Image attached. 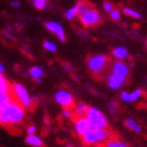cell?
<instances>
[{
    "instance_id": "16",
    "label": "cell",
    "mask_w": 147,
    "mask_h": 147,
    "mask_svg": "<svg viewBox=\"0 0 147 147\" xmlns=\"http://www.w3.org/2000/svg\"><path fill=\"white\" fill-rule=\"evenodd\" d=\"M28 74L31 75V77L33 79H35L37 82H41V78L43 76V69L39 66H34L32 67L28 71Z\"/></svg>"
},
{
    "instance_id": "12",
    "label": "cell",
    "mask_w": 147,
    "mask_h": 147,
    "mask_svg": "<svg viewBox=\"0 0 147 147\" xmlns=\"http://www.w3.org/2000/svg\"><path fill=\"white\" fill-rule=\"evenodd\" d=\"M111 71H113V74H117V75H120V76L123 77H127V75L129 73L127 65L121 61L115 62L113 67H111Z\"/></svg>"
},
{
    "instance_id": "3",
    "label": "cell",
    "mask_w": 147,
    "mask_h": 147,
    "mask_svg": "<svg viewBox=\"0 0 147 147\" xmlns=\"http://www.w3.org/2000/svg\"><path fill=\"white\" fill-rule=\"evenodd\" d=\"M85 118L88 120L92 129H105L107 127V120L99 109L95 107H88Z\"/></svg>"
},
{
    "instance_id": "29",
    "label": "cell",
    "mask_w": 147,
    "mask_h": 147,
    "mask_svg": "<svg viewBox=\"0 0 147 147\" xmlns=\"http://www.w3.org/2000/svg\"><path fill=\"white\" fill-rule=\"evenodd\" d=\"M109 108H110V111H111V113H116V110H117V104L113 101L110 102V103H109Z\"/></svg>"
},
{
    "instance_id": "34",
    "label": "cell",
    "mask_w": 147,
    "mask_h": 147,
    "mask_svg": "<svg viewBox=\"0 0 147 147\" xmlns=\"http://www.w3.org/2000/svg\"><path fill=\"white\" fill-rule=\"evenodd\" d=\"M92 147H95V146H92Z\"/></svg>"
},
{
    "instance_id": "15",
    "label": "cell",
    "mask_w": 147,
    "mask_h": 147,
    "mask_svg": "<svg viewBox=\"0 0 147 147\" xmlns=\"http://www.w3.org/2000/svg\"><path fill=\"white\" fill-rule=\"evenodd\" d=\"M113 57H116L117 59H125V58H128L129 57V54L128 52L126 51L125 47H122V46H118L116 49L113 51Z\"/></svg>"
},
{
    "instance_id": "33",
    "label": "cell",
    "mask_w": 147,
    "mask_h": 147,
    "mask_svg": "<svg viewBox=\"0 0 147 147\" xmlns=\"http://www.w3.org/2000/svg\"><path fill=\"white\" fill-rule=\"evenodd\" d=\"M66 147H73V146H71V144H67V145H66Z\"/></svg>"
},
{
    "instance_id": "9",
    "label": "cell",
    "mask_w": 147,
    "mask_h": 147,
    "mask_svg": "<svg viewBox=\"0 0 147 147\" xmlns=\"http://www.w3.org/2000/svg\"><path fill=\"white\" fill-rule=\"evenodd\" d=\"M45 28H47L51 33L55 34L59 39L61 40L62 42L65 41V38H66V37H65L64 30H63V28L61 26L60 23L55 22V21H47V22H45Z\"/></svg>"
},
{
    "instance_id": "24",
    "label": "cell",
    "mask_w": 147,
    "mask_h": 147,
    "mask_svg": "<svg viewBox=\"0 0 147 147\" xmlns=\"http://www.w3.org/2000/svg\"><path fill=\"white\" fill-rule=\"evenodd\" d=\"M43 47H44L46 51H49V52L54 53L57 51V46L53 42H49V41H44V42H43Z\"/></svg>"
},
{
    "instance_id": "6",
    "label": "cell",
    "mask_w": 147,
    "mask_h": 147,
    "mask_svg": "<svg viewBox=\"0 0 147 147\" xmlns=\"http://www.w3.org/2000/svg\"><path fill=\"white\" fill-rule=\"evenodd\" d=\"M80 21L85 26H92V25L98 24L101 21V15L96 9H92L80 16Z\"/></svg>"
},
{
    "instance_id": "13",
    "label": "cell",
    "mask_w": 147,
    "mask_h": 147,
    "mask_svg": "<svg viewBox=\"0 0 147 147\" xmlns=\"http://www.w3.org/2000/svg\"><path fill=\"white\" fill-rule=\"evenodd\" d=\"M141 95H142V92L140 89H136L135 92H131V94L123 92L122 94H121V99L125 102H134V101H136V100H138Z\"/></svg>"
},
{
    "instance_id": "22",
    "label": "cell",
    "mask_w": 147,
    "mask_h": 147,
    "mask_svg": "<svg viewBox=\"0 0 147 147\" xmlns=\"http://www.w3.org/2000/svg\"><path fill=\"white\" fill-rule=\"evenodd\" d=\"M77 15H78V5H77V4L75 6H73L71 9H69L68 11L65 12V17H66V19H68V20H73Z\"/></svg>"
},
{
    "instance_id": "10",
    "label": "cell",
    "mask_w": 147,
    "mask_h": 147,
    "mask_svg": "<svg viewBox=\"0 0 147 147\" xmlns=\"http://www.w3.org/2000/svg\"><path fill=\"white\" fill-rule=\"evenodd\" d=\"M15 100L16 98L13 89L11 92H0V110H3L5 107H7Z\"/></svg>"
},
{
    "instance_id": "26",
    "label": "cell",
    "mask_w": 147,
    "mask_h": 147,
    "mask_svg": "<svg viewBox=\"0 0 147 147\" xmlns=\"http://www.w3.org/2000/svg\"><path fill=\"white\" fill-rule=\"evenodd\" d=\"M110 18L113 19V20H119L120 19V12L118 9H113L111 12H110Z\"/></svg>"
},
{
    "instance_id": "32",
    "label": "cell",
    "mask_w": 147,
    "mask_h": 147,
    "mask_svg": "<svg viewBox=\"0 0 147 147\" xmlns=\"http://www.w3.org/2000/svg\"><path fill=\"white\" fill-rule=\"evenodd\" d=\"M4 71H5V67L3 66V64H1V63H0V73L3 74Z\"/></svg>"
},
{
    "instance_id": "17",
    "label": "cell",
    "mask_w": 147,
    "mask_h": 147,
    "mask_svg": "<svg viewBox=\"0 0 147 147\" xmlns=\"http://www.w3.org/2000/svg\"><path fill=\"white\" fill-rule=\"evenodd\" d=\"M87 106L84 103H79L75 106V109H74V113L76 115L77 117H84L86 115V111H87Z\"/></svg>"
},
{
    "instance_id": "28",
    "label": "cell",
    "mask_w": 147,
    "mask_h": 147,
    "mask_svg": "<svg viewBox=\"0 0 147 147\" xmlns=\"http://www.w3.org/2000/svg\"><path fill=\"white\" fill-rule=\"evenodd\" d=\"M71 115H73V113H71V109H68V108H66V109H64L63 111H62V116L66 117V118H69V117H71Z\"/></svg>"
},
{
    "instance_id": "18",
    "label": "cell",
    "mask_w": 147,
    "mask_h": 147,
    "mask_svg": "<svg viewBox=\"0 0 147 147\" xmlns=\"http://www.w3.org/2000/svg\"><path fill=\"white\" fill-rule=\"evenodd\" d=\"M125 125L130 128L131 130H134L135 132H141V126L139 125L138 123L136 122L135 120L131 119V118H129L125 121Z\"/></svg>"
},
{
    "instance_id": "14",
    "label": "cell",
    "mask_w": 147,
    "mask_h": 147,
    "mask_svg": "<svg viewBox=\"0 0 147 147\" xmlns=\"http://www.w3.org/2000/svg\"><path fill=\"white\" fill-rule=\"evenodd\" d=\"M25 142L28 143V145H31L33 147H42L43 146V142L42 140L37 137L35 135H28L26 138H25Z\"/></svg>"
},
{
    "instance_id": "21",
    "label": "cell",
    "mask_w": 147,
    "mask_h": 147,
    "mask_svg": "<svg viewBox=\"0 0 147 147\" xmlns=\"http://www.w3.org/2000/svg\"><path fill=\"white\" fill-rule=\"evenodd\" d=\"M12 88L9 84L7 83V81L5 80V78L2 76V74L0 73V92H11Z\"/></svg>"
},
{
    "instance_id": "11",
    "label": "cell",
    "mask_w": 147,
    "mask_h": 147,
    "mask_svg": "<svg viewBox=\"0 0 147 147\" xmlns=\"http://www.w3.org/2000/svg\"><path fill=\"white\" fill-rule=\"evenodd\" d=\"M125 81H126V77L120 76V75H117V74H111L107 78L108 86L113 89H118L120 86L124 84Z\"/></svg>"
},
{
    "instance_id": "23",
    "label": "cell",
    "mask_w": 147,
    "mask_h": 147,
    "mask_svg": "<svg viewBox=\"0 0 147 147\" xmlns=\"http://www.w3.org/2000/svg\"><path fill=\"white\" fill-rule=\"evenodd\" d=\"M123 13H124L125 15H127V16L134 17V18H137V19L142 18V15L140 14V13L136 12V11H134V9H129V7H124V9H123Z\"/></svg>"
},
{
    "instance_id": "1",
    "label": "cell",
    "mask_w": 147,
    "mask_h": 147,
    "mask_svg": "<svg viewBox=\"0 0 147 147\" xmlns=\"http://www.w3.org/2000/svg\"><path fill=\"white\" fill-rule=\"evenodd\" d=\"M24 108L18 101H14L5 107L0 110V124H19L24 119Z\"/></svg>"
},
{
    "instance_id": "5",
    "label": "cell",
    "mask_w": 147,
    "mask_h": 147,
    "mask_svg": "<svg viewBox=\"0 0 147 147\" xmlns=\"http://www.w3.org/2000/svg\"><path fill=\"white\" fill-rule=\"evenodd\" d=\"M108 63V58L104 55H96L88 59V68L94 74L103 73Z\"/></svg>"
},
{
    "instance_id": "7",
    "label": "cell",
    "mask_w": 147,
    "mask_h": 147,
    "mask_svg": "<svg viewBox=\"0 0 147 147\" xmlns=\"http://www.w3.org/2000/svg\"><path fill=\"white\" fill-rule=\"evenodd\" d=\"M55 100L58 104H60L65 108H68V109L74 106L73 96L66 90H59L55 95Z\"/></svg>"
},
{
    "instance_id": "19",
    "label": "cell",
    "mask_w": 147,
    "mask_h": 147,
    "mask_svg": "<svg viewBox=\"0 0 147 147\" xmlns=\"http://www.w3.org/2000/svg\"><path fill=\"white\" fill-rule=\"evenodd\" d=\"M102 147H128L125 143H123L122 141L116 140V139H110L107 142H105Z\"/></svg>"
},
{
    "instance_id": "4",
    "label": "cell",
    "mask_w": 147,
    "mask_h": 147,
    "mask_svg": "<svg viewBox=\"0 0 147 147\" xmlns=\"http://www.w3.org/2000/svg\"><path fill=\"white\" fill-rule=\"evenodd\" d=\"M12 89L14 95H15V98H17V101L23 107H28V108L31 107L33 102H32L31 97H30L28 90H26V88H25L24 86H22L19 83H15V84L12 85Z\"/></svg>"
},
{
    "instance_id": "25",
    "label": "cell",
    "mask_w": 147,
    "mask_h": 147,
    "mask_svg": "<svg viewBox=\"0 0 147 147\" xmlns=\"http://www.w3.org/2000/svg\"><path fill=\"white\" fill-rule=\"evenodd\" d=\"M33 3H34V6L37 9H43L46 6L47 0H34Z\"/></svg>"
},
{
    "instance_id": "2",
    "label": "cell",
    "mask_w": 147,
    "mask_h": 147,
    "mask_svg": "<svg viewBox=\"0 0 147 147\" xmlns=\"http://www.w3.org/2000/svg\"><path fill=\"white\" fill-rule=\"evenodd\" d=\"M110 132L106 131L105 129H90L82 136V140L87 145H98L104 144L105 142L110 140Z\"/></svg>"
},
{
    "instance_id": "30",
    "label": "cell",
    "mask_w": 147,
    "mask_h": 147,
    "mask_svg": "<svg viewBox=\"0 0 147 147\" xmlns=\"http://www.w3.org/2000/svg\"><path fill=\"white\" fill-rule=\"evenodd\" d=\"M35 132H36V127L35 126H30L28 128V135H35Z\"/></svg>"
},
{
    "instance_id": "31",
    "label": "cell",
    "mask_w": 147,
    "mask_h": 147,
    "mask_svg": "<svg viewBox=\"0 0 147 147\" xmlns=\"http://www.w3.org/2000/svg\"><path fill=\"white\" fill-rule=\"evenodd\" d=\"M11 6H12V7H19V6H20V2H19V1H13V2L11 3Z\"/></svg>"
},
{
    "instance_id": "27",
    "label": "cell",
    "mask_w": 147,
    "mask_h": 147,
    "mask_svg": "<svg viewBox=\"0 0 147 147\" xmlns=\"http://www.w3.org/2000/svg\"><path fill=\"white\" fill-rule=\"evenodd\" d=\"M103 6H104V9L106 11V12H111L113 11V4L109 2H105L104 4H103Z\"/></svg>"
},
{
    "instance_id": "8",
    "label": "cell",
    "mask_w": 147,
    "mask_h": 147,
    "mask_svg": "<svg viewBox=\"0 0 147 147\" xmlns=\"http://www.w3.org/2000/svg\"><path fill=\"white\" fill-rule=\"evenodd\" d=\"M75 124V130L79 136H84L86 132H88L92 129V126L89 124L88 120L84 117H76V120L74 121Z\"/></svg>"
},
{
    "instance_id": "20",
    "label": "cell",
    "mask_w": 147,
    "mask_h": 147,
    "mask_svg": "<svg viewBox=\"0 0 147 147\" xmlns=\"http://www.w3.org/2000/svg\"><path fill=\"white\" fill-rule=\"evenodd\" d=\"M77 5H78V15L81 16L83 15L84 13H86L87 11H89V9H92V6H90V4H88V3L86 2H83V1H80V2L77 3Z\"/></svg>"
}]
</instances>
